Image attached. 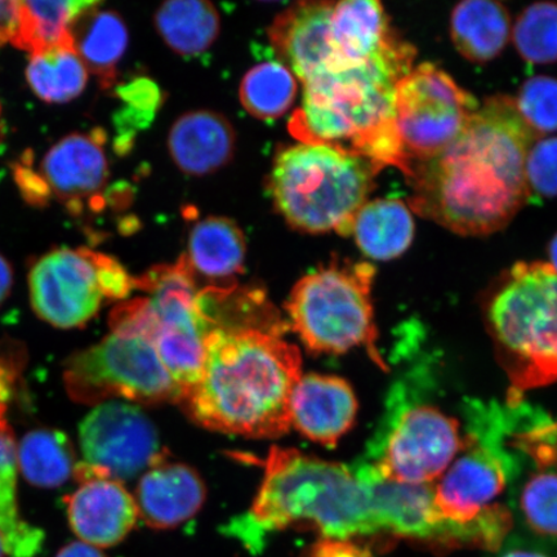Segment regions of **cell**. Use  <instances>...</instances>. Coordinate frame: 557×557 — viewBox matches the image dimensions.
<instances>
[{
    "instance_id": "cell-1",
    "label": "cell",
    "mask_w": 557,
    "mask_h": 557,
    "mask_svg": "<svg viewBox=\"0 0 557 557\" xmlns=\"http://www.w3.org/2000/svg\"><path fill=\"white\" fill-rule=\"evenodd\" d=\"M537 138L511 97H492L441 154L412 164L410 206L457 234L498 232L531 195L525 160Z\"/></svg>"
},
{
    "instance_id": "cell-2",
    "label": "cell",
    "mask_w": 557,
    "mask_h": 557,
    "mask_svg": "<svg viewBox=\"0 0 557 557\" xmlns=\"http://www.w3.org/2000/svg\"><path fill=\"white\" fill-rule=\"evenodd\" d=\"M283 330L218 326L208 333L203 371L180 401L199 426L249 438H276L292 426L290 399L301 352Z\"/></svg>"
},
{
    "instance_id": "cell-3",
    "label": "cell",
    "mask_w": 557,
    "mask_h": 557,
    "mask_svg": "<svg viewBox=\"0 0 557 557\" xmlns=\"http://www.w3.org/2000/svg\"><path fill=\"white\" fill-rule=\"evenodd\" d=\"M416 50L396 38L379 58L304 83V100L289 121L302 144L344 146L381 170L396 166L406 176L410 162L395 127V88L413 69Z\"/></svg>"
},
{
    "instance_id": "cell-4",
    "label": "cell",
    "mask_w": 557,
    "mask_h": 557,
    "mask_svg": "<svg viewBox=\"0 0 557 557\" xmlns=\"http://www.w3.org/2000/svg\"><path fill=\"white\" fill-rule=\"evenodd\" d=\"M289 528L312 529L332 540L380 532L371 491L357 466L271 448L252 508L232 522L228 533L259 549L264 535Z\"/></svg>"
},
{
    "instance_id": "cell-5",
    "label": "cell",
    "mask_w": 557,
    "mask_h": 557,
    "mask_svg": "<svg viewBox=\"0 0 557 557\" xmlns=\"http://www.w3.org/2000/svg\"><path fill=\"white\" fill-rule=\"evenodd\" d=\"M381 171L344 146L299 143L277 152L270 191L292 227L347 236Z\"/></svg>"
},
{
    "instance_id": "cell-6",
    "label": "cell",
    "mask_w": 557,
    "mask_h": 557,
    "mask_svg": "<svg viewBox=\"0 0 557 557\" xmlns=\"http://www.w3.org/2000/svg\"><path fill=\"white\" fill-rule=\"evenodd\" d=\"M486 318L513 395L557 381V273L552 264H515Z\"/></svg>"
},
{
    "instance_id": "cell-7",
    "label": "cell",
    "mask_w": 557,
    "mask_h": 557,
    "mask_svg": "<svg viewBox=\"0 0 557 557\" xmlns=\"http://www.w3.org/2000/svg\"><path fill=\"white\" fill-rule=\"evenodd\" d=\"M463 455L434 485V503L447 522L450 539L486 545V528L479 519L494 506L508 483L519 475V458L508 449L511 416L497 404L473 401L468 407Z\"/></svg>"
},
{
    "instance_id": "cell-8",
    "label": "cell",
    "mask_w": 557,
    "mask_h": 557,
    "mask_svg": "<svg viewBox=\"0 0 557 557\" xmlns=\"http://www.w3.org/2000/svg\"><path fill=\"white\" fill-rule=\"evenodd\" d=\"M371 263H333L313 271L292 289L285 309L292 329L312 354H345L364 347L385 368L377 348Z\"/></svg>"
},
{
    "instance_id": "cell-9",
    "label": "cell",
    "mask_w": 557,
    "mask_h": 557,
    "mask_svg": "<svg viewBox=\"0 0 557 557\" xmlns=\"http://www.w3.org/2000/svg\"><path fill=\"white\" fill-rule=\"evenodd\" d=\"M463 445L456 418L418 394L412 380L400 381L388 395L385 416L363 461L394 482L431 485Z\"/></svg>"
},
{
    "instance_id": "cell-10",
    "label": "cell",
    "mask_w": 557,
    "mask_h": 557,
    "mask_svg": "<svg viewBox=\"0 0 557 557\" xmlns=\"http://www.w3.org/2000/svg\"><path fill=\"white\" fill-rule=\"evenodd\" d=\"M64 383L70 398L87 406L111 399L146 406L183 399L154 345L143 336L110 333L100 344L73 354L64 366Z\"/></svg>"
},
{
    "instance_id": "cell-11",
    "label": "cell",
    "mask_w": 557,
    "mask_h": 557,
    "mask_svg": "<svg viewBox=\"0 0 557 557\" xmlns=\"http://www.w3.org/2000/svg\"><path fill=\"white\" fill-rule=\"evenodd\" d=\"M135 288L148 294L150 318L146 338L154 345L184 398L203 371L209 333L189 260L184 255L176 263L146 271L135 278Z\"/></svg>"
},
{
    "instance_id": "cell-12",
    "label": "cell",
    "mask_w": 557,
    "mask_h": 557,
    "mask_svg": "<svg viewBox=\"0 0 557 557\" xmlns=\"http://www.w3.org/2000/svg\"><path fill=\"white\" fill-rule=\"evenodd\" d=\"M479 108L475 97L430 62L403 76L395 88L394 117L410 169L441 154Z\"/></svg>"
},
{
    "instance_id": "cell-13",
    "label": "cell",
    "mask_w": 557,
    "mask_h": 557,
    "mask_svg": "<svg viewBox=\"0 0 557 557\" xmlns=\"http://www.w3.org/2000/svg\"><path fill=\"white\" fill-rule=\"evenodd\" d=\"M99 252L60 248L41 256L29 274L32 308L60 330L81 329L100 311L104 294Z\"/></svg>"
},
{
    "instance_id": "cell-14",
    "label": "cell",
    "mask_w": 557,
    "mask_h": 557,
    "mask_svg": "<svg viewBox=\"0 0 557 557\" xmlns=\"http://www.w3.org/2000/svg\"><path fill=\"white\" fill-rule=\"evenodd\" d=\"M79 443L85 463L120 483L165 458L149 417L120 401L100 404L83 420Z\"/></svg>"
},
{
    "instance_id": "cell-15",
    "label": "cell",
    "mask_w": 557,
    "mask_h": 557,
    "mask_svg": "<svg viewBox=\"0 0 557 557\" xmlns=\"http://www.w3.org/2000/svg\"><path fill=\"white\" fill-rule=\"evenodd\" d=\"M103 145L100 129L70 135L55 144L40 164L39 173L51 197L65 203L72 214H79L86 200L94 203L107 185L109 166Z\"/></svg>"
},
{
    "instance_id": "cell-16",
    "label": "cell",
    "mask_w": 557,
    "mask_h": 557,
    "mask_svg": "<svg viewBox=\"0 0 557 557\" xmlns=\"http://www.w3.org/2000/svg\"><path fill=\"white\" fill-rule=\"evenodd\" d=\"M70 527L81 542L97 548L120 545L138 519L136 500L122 483L90 479L65 498Z\"/></svg>"
},
{
    "instance_id": "cell-17",
    "label": "cell",
    "mask_w": 557,
    "mask_h": 557,
    "mask_svg": "<svg viewBox=\"0 0 557 557\" xmlns=\"http://www.w3.org/2000/svg\"><path fill=\"white\" fill-rule=\"evenodd\" d=\"M355 466L371 491L380 531L422 540L449 539V527L436 511L434 485H409L382 478L363 459Z\"/></svg>"
},
{
    "instance_id": "cell-18",
    "label": "cell",
    "mask_w": 557,
    "mask_h": 557,
    "mask_svg": "<svg viewBox=\"0 0 557 557\" xmlns=\"http://www.w3.org/2000/svg\"><path fill=\"white\" fill-rule=\"evenodd\" d=\"M332 2H301L276 17L269 37L296 78L302 83L332 65Z\"/></svg>"
},
{
    "instance_id": "cell-19",
    "label": "cell",
    "mask_w": 557,
    "mask_h": 557,
    "mask_svg": "<svg viewBox=\"0 0 557 557\" xmlns=\"http://www.w3.org/2000/svg\"><path fill=\"white\" fill-rule=\"evenodd\" d=\"M357 413L354 389L336 375H304L292 394V424L304 436L325 447H334L350 431Z\"/></svg>"
},
{
    "instance_id": "cell-20",
    "label": "cell",
    "mask_w": 557,
    "mask_h": 557,
    "mask_svg": "<svg viewBox=\"0 0 557 557\" xmlns=\"http://www.w3.org/2000/svg\"><path fill=\"white\" fill-rule=\"evenodd\" d=\"M206 496L197 471L164 458L139 480L135 497L138 518L150 528H176L199 512Z\"/></svg>"
},
{
    "instance_id": "cell-21",
    "label": "cell",
    "mask_w": 557,
    "mask_h": 557,
    "mask_svg": "<svg viewBox=\"0 0 557 557\" xmlns=\"http://www.w3.org/2000/svg\"><path fill=\"white\" fill-rule=\"evenodd\" d=\"M236 135L224 115L190 111L172 125L169 150L174 164L189 176H207L224 169L235 154Z\"/></svg>"
},
{
    "instance_id": "cell-22",
    "label": "cell",
    "mask_w": 557,
    "mask_h": 557,
    "mask_svg": "<svg viewBox=\"0 0 557 557\" xmlns=\"http://www.w3.org/2000/svg\"><path fill=\"white\" fill-rule=\"evenodd\" d=\"M11 399L0 396V535L9 557H35L45 545V533L29 524L18 510L16 443L7 420Z\"/></svg>"
},
{
    "instance_id": "cell-23",
    "label": "cell",
    "mask_w": 557,
    "mask_h": 557,
    "mask_svg": "<svg viewBox=\"0 0 557 557\" xmlns=\"http://www.w3.org/2000/svg\"><path fill=\"white\" fill-rule=\"evenodd\" d=\"M450 35L463 58L485 64L496 59L511 39L510 13L494 0H465L451 12Z\"/></svg>"
},
{
    "instance_id": "cell-24",
    "label": "cell",
    "mask_w": 557,
    "mask_h": 557,
    "mask_svg": "<svg viewBox=\"0 0 557 557\" xmlns=\"http://www.w3.org/2000/svg\"><path fill=\"white\" fill-rule=\"evenodd\" d=\"M97 2L75 20L72 38L88 73L99 78L103 88L113 86L116 67L128 47V29L114 11L101 10Z\"/></svg>"
},
{
    "instance_id": "cell-25",
    "label": "cell",
    "mask_w": 557,
    "mask_h": 557,
    "mask_svg": "<svg viewBox=\"0 0 557 557\" xmlns=\"http://www.w3.org/2000/svg\"><path fill=\"white\" fill-rule=\"evenodd\" d=\"M351 234L359 248L371 259H398L413 242V215L401 200L367 201L355 215Z\"/></svg>"
},
{
    "instance_id": "cell-26",
    "label": "cell",
    "mask_w": 557,
    "mask_h": 557,
    "mask_svg": "<svg viewBox=\"0 0 557 557\" xmlns=\"http://www.w3.org/2000/svg\"><path fill=\"white\" fill-rule=\"evenodd\" d=\"M246 255V236L233 220L207 218L193 227L185 256L194 274L222 281L243 273Z\"/></svg>"
},
{
    "instance_id": "cell-27",
    "label": "cell",
    "mask_w": 557,
    "mask_h": 557,
    "mask_svg": "<svg viewBox=\"0 0 557 557\" xmlns=\"http://www.w3.org/2000/svg\"><path fill=\"white\" fill-rule=\"evenodd\" d=\"M96 3L86 0L17 2L16 27L11 44L30 55L73 44L75 20Z\"/></svg>"
},
{
    "instance_id": "cell-28",
    "label": "cell",
    "mask_w": 557,
    "mask_h": 557,
    "mask_svg": "<svg viewBox=\"0 0 557 557\" xmlns=\"http://www.w3.org/2000/svg\"><path fill=\"white\" fill-rule=\"evenodd\" d=\"M156 26L172 51L197 55L208 51L218 39L221 21L212 3L172 0L157 11Z\"/></svg>"
},
{
    "instance_id": "cell-29",
    "label": "cell",
    "mask_w": 557,
    "mask_h": 557,
    "mask_svg": "<svg viewBox=\"0 0 557 557\" xmlns=\"http://www.w3.org/2000/svg\"><path fill=\"white\" fill-rule=\"evenodd\" d=\"M17 468L27 483L58 487L67 482L75 469L72 442L61 431L38 429L27 433L18 444Z\"/></svg>"
},
{
    "instance_id": "cell-30",
    "label": "cell",
    "mask_w": 557,
    "mask_h": 557,
    "mask_svg": "<svg viewBox=\"0 0 557 557\" xmlns=\"http://www.w3.org/2000/svg\"><path fill=\"white\" fill-rule=\"evenodd\" d=\"M26 78L33 92L48 103H65L78 97L88 82V70L74 45L32 54Z\"/></svg>"
},
{
    "instance_id": "cell-31",
    "label": "cell",
    "mask_w": 557,
    "mask_h": 557,
    "mask_svg": "<svg viewBox=\"0 0 557 557\" xmlns=\"http://www.w3.org/2000/svg\"><path fill=\"white\" fill-rule=\"evenodd\" d=\"M297 78L283 62H262L250 69L239 88L240 102L259 120H276L294 104Z\"/></svg>"
},
{
    "instance_id": "cell-32",
    "label": "cell",
    "mask_w": 557,
    "mask_h": 557,
    "mask_svg": "<svg viewBox=\"0 0 557 557\" xmlns=\"http://www.w3.org/2000/svg\"><path fill=\"white\" fill-rule=\"evenodd\" d=\"M511 38L522 60L529 64L557 62V3L529 5L519 16Z\"/></svg>"
},
{
    "instance_id": "cell-33",
    "label": "cell",
    "mask_w": 557,
    "mask_h": 557,
    "mask_svg": "<svg viewBox=\"0 0 557 557\" xmlns=\"http://www.w3.org/2000/svg\"><path fill=\"white\" fill-rule=\"evenodd\" d=\"M519 510L529 531L545 540H557V472L540 471L520 492Z\"/></svg>"
},
{
    "instance_id": "cell-34",
    "label": "cell",
    "mask_w": 557,
    "mask_h": 557,
    "mask_svg": "<svg viewBox=\"0 0 557 557\" xmlns=\"http://www.w3.org/2000/svg\"><path fill=\"white\" fill-rule=\"evenodd\" d=\"M515 103L522 120L539 136L557 131V79L533 76L522 85Z\"/></svg>"
},
{
    "instance_id": "cell-35",
    "label": "cell",
    "mask_w": 557,
    "mask_h": 557,
    "mask_svg": "<svg viewBox=\"0 0 557 557\" xmlns=\"http://www.w3.org/2000/svg\"><path fill=\"white\" fill-rule=\"evenodd\" d=\"M525 177L529 191L557 197V137L535 139L528 151Z\"/></svg>"
},
{
    "instance_id": "cell-36",
    "label": "cell",
    "mask_w": 557,
    "mask_h": 557,
    "mask_svg": "<svg viewBox=\"0 0 557 557\" xmlns=\"http://www.w3.org/2000/svg\"><path fill=\"white\" fill-rule=\"evenodd\" d=\"M16 183L23 197L33 206H46L51 198L45 180L29 163H21L15 171Z\"/></svg>"
},
{
    "instance_id": "cell-37",
    "label": "cell",
    "mask_w": 557,
    "mask_h": 557,
    "mask_svg": "<svg viewBox=\"0 0 557 557\" xmlns=\"http://www.w3.org/2000/svg\"><path fill=\"white\" fill-rule=\"evenodd\" d=\"M305 557H374L368 548L351 540L320 539L306 552Z\"/></svg>"
},
{
    "instance_id": "cell-38",
    "label": "cell",
    "mask_w": 557,
    "mask_h": 557,
    "mask_svg": "<svg viewBox=\"0 0 557 557\" xmlns=\"http://www.w3.org/2000/svg\"><path fill=\"white\" fill-rule=\"evenodd\" d=\"M17 2H0V46L11 41L15 33Z\"/></svg>"
},
{
    "instance_id": "cell-39",
    "label": "cell",
    "mask_w": 557,
    "mask_h": 557,
    "mask_svg": "<svg viewBox=\"0 0 557 557\" xmlns=\"http://www.w3.org/2000/svg\"><path fill=\"white\" fill-rule=\"evenodd\" d=\"M494 557H553L547 549L527 542H510L497 552Z\"/></svg>"
},
{
    "instance_id": "cell-40",
    "label": "cell",
    "mask_w": 557,
    "mask_h": 557,
    "mask_svg": "<svg viewBox=\"0 0 557 557\" xmlns=\"http://www.w3.org/2000/svg\"><path fill=\"white\" fill-rule=\"evenodd\" d=\"M55 557H107L101 553L100 548L87 545L85 542L69 543L67 546L61 548Z\"/></svg>"
},
{
    "instance_id": "cell-41",
    "label": "cell",
    "mask_w": 557,
    "mask_h": 557,
    "mask_svg": "<svg viewBox=\"0 0 557 557\" xmlns=\"http://www.w3.org/2000/svg\"><path fill=\"white\" fill-rule=\"evenodd\" d=\"M12 283L13 273L11 264L3 256H0V306H2L7 297L10 296Z\"/></svg>"
},
{
    "instance_id": "cell-42",
    "label": "cell",
    "mask_w": 557,
    "mask_h": 557,
    "mask_svg": "<svg viewBox=\"0 0 557 557\" xmlns=\"http://www.w3.org/2000/svg\"><path fill=\"white\" fill-rule=\"evenodd\" d=\"M548 255L549 260H552V262L548 263L552 264V268L557 273V234L555 235V238L553 239L552 244H549Z\"/></svg>"
},
{
    "instance_id": "cell-43",
    "label": "cell",
    "mask_w": 557,
    "mask_h": 557,
    "mask_svg": "<svg viewBox=\"0 0 557 557\" xmlns=\"http://www.w3.org/2000/svg\"><path fill=\"white\" fill-rule=\"evenodd\" d=\"M5 556H7V553H5L4 542H3L2 535H0V557H5Z\"/></svg>"
},
{
    "instance_id": "cell-44",
    "label": "cell",
    "mask_w": 557,
    "mask_h": 557,
    "mask_svg": "<svg viewBox=\"0 0 557 557\" xmlns=\"http://www.w3.org/2000/svg\"><path fill=\"white\" fill-rule=\"evenodd\" d=\"M0 113H2V110H0ZM2 116V114H0ZM0 136H2V125H0Z\"/></svg>"
}]
</instances>
